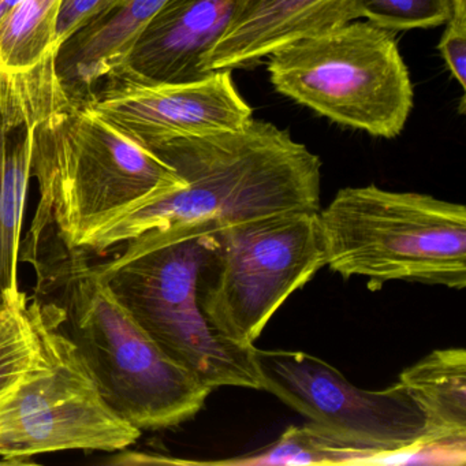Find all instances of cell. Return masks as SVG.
Returning a JSON list of instances; mask_svg holds the SVG:
<instances>
[{"mask_svg":"<svg viewBox=\"0 0 466 466\" xmlns=\"http://www.w3.org/2000/svg\"><path fill=\"white\" fill-rule=\"evenodd\" d=\"M200 278L209 326L228 342L255 346L286 299L327 266L319 212H279L223 226Z\"/></svg>","mask_w":466,"mask_h":466,"instance_id":"7","label":"cell"},{"mask_svg":"<svg viewBox=\"0 0 466 466\" xmlns=\"http://www.w3.org/2000/svg\"><path fill=\"white\" fill-rule=\"evenodd\" d=\"M351 23L346 0H239L230 25L203 61L204 76L242 69L291 40Z\"/></svg>","mask_w":466,"mask_h":466,"instance_id":"13","label":"cell"},{"mask_svg":"<svg viewBox=\"0 0 466 466\" xmlns=\"http://www.w3.org/2000/svg\"><path fill=\"white\" fill-rule=\"evenodd\" d=\"M56 54L25 72L0 70V309L17 301L35 129L75 103L56 72Z\"/></svg>","mask_w":466,"mask_h":466,"instance_id":"11","label":"cell"},{"mask_svg":"<svg viewBox=\"0 0 466 466\" xmlns=\"http://www.w3.org/2000/svg\"><path fill=\"white\" fill-rule=\"evenodd\" d=\"M451 17L466 18V0H451Z\"/></svg>","mask_w":466,"mask_h":466,"instance_id":"22","label":"cell"},{"mask_svg":"<svg viewBox=\"0 0 466 466\" xmlns=\"http://www.w3.org/2000/svg\"><path fill=\"white\" fill-rule=\"evenodd\" d=\"M113 2L114 0H62L56 24L58 48L73 35L99 17Z\"/></svg>","mask_w":466,"mask_h":466,"instance_id":"20","label":"cell"},{"mask_svg":"<svg viewBox=\"0 0 466 466\" xmlns=\"http://www.w3.org/2000/svg\"><path fill=\"white\" fill-rule=\"evenodd\" d=\"M375 455L346 446L313 424L289 427L266 449L236 460L228 465H356L370 463Z\"/></svg>","mask_w":466,"mask_h":466,"instance_id":"17","label":"cell"},{"mask_svg":"<svg viewBox=\"0 0 466 466\" xmlns=\"http://www.w3.org/2000/svg\"><path fill=\"white\" fill-rule=\"evenodd\" d=\"M167 0H114L86 28L58 48L59 77L78 99L113 70L124 66L133 46Z\"/></svg>","mask_w":466,"mask_h":466,"instance_id":"14","label":"cell"},{"mask_svg":"<svg viewBox=\"0 0 466 466\" xmlns=\"http://www.w3.org/2000/svg\"><path fill=\"white\" fill-rule=\"evenodd\" d=\"M261 390L346 446L379 457L420 446L421 410L397 381L383 390L351 384L337 368L305 351L255 349Z\"/></svg>","mask_w":466,"mask_h":466,"instance_id":"9","label":"cell"},{"mask_svg":"<svg viewBox=\"0 0 466 466\" xmlns=\"http://www.w3.org/2000/svg\"><path fill=\"white\" fill-rule=\"evenodd\" d=\"M275 91L329 121L394 138L413 110V84L394 32L351 21L267 56Z\"/></svg>","mask_w":466,"mask_h":466,"instance_id":"6","label":"cell"},{"mask_svg":"<svg viewBox=\"0 0 466 466\" xmlns=\"http://www.w3.org/2000/svg\"><path fill=\"white\" fill-rule=\"evenodd\" d=\"M400 381L424 417L422 443L466 441V351L439 349L406 368Z\"/></svg>","mask_w":466,"mask_h":466,"instance_id":"15","label":"cell"},{"mask_svg":"<svg viewBox=\"0 0 466 466\" xmlns=\"http://www.w3.org/2000/svg\"><path fill=\"white\" fill-rule=\"evenodd\" d=\"M350 21L400 32L436 28L451 18V0H346Z\"/></svg>","mask_w":466,"mask_h":466,"instance_id":"19","label":"cell"},{"mask_svg":"<svg viewBox=\"0 0 466 466\" xmlns=\"http://www.w3.org/2000/svg\"><path fill=\"white\" fill-rule=\"evenodd\" d=\"M439 53L462 92L466 89V18L451 17L446 23Z\"/></svg>","mask_w":466,"mask_h":466,"instance_id":"21","label":"cell"},{"mask_svg":"<svg viewBox=\"0 0 466 466\" xmlns=\"http://www.w3.org/2000/svg\"><path fill=\"white\" fill-rule=\"evenodd\" d=\"M83 102L148 149L176 138L242 129L253 119L230 70L187 83H152L119 66Z\"/></svg>","mask_w":466,"mask_h":466,"instance_id":"10","label":"cell"},{"mask_svg":"<svg viewBox=\"0 0 466 466\" xmlns=\"http://www.w3.org/2000/svg\"><path fill=\"white\" fill-rule=\"evenodd\" d=\"M36 297L77 349L111 409L140 431L195 417L212 390L171 361L119 304L84 249L56 241L37 248Z\"/></svg>","mask_w":466,"mask_h":466,"instance_id":"2","label":"cell"},{"mask_svg":"<svg viewBox=\"0 0 466 466\" xmlns=\"http://www.w3.org/2000/svg\"><path fill=\"white\" fill-rule=\"evenodd\" d=\"M39 353L0 402V457L10 463L66 450L122 451L143 431L122 419L100 394L69 338L31 301Z\"/></svg>","mask_w":466,"mask_h":466,"instance_id":"8","label":"cell"},{"mask_svg":"<svg viewBox=\"0 0 466 466\" xmlns=\"http://www.w3.org/2000/svg\"><path fill=\"white\" fill-rule=\"evenodd\" d=\"M39 334L25 293L0 309V402L20 383L39 353Z\"/></svg>","mask_w":466,"mask_h":466,"instance_id":"18","label":"cell"},{"mask_svg":"<svg viewBox=\"0 0 466 466\" xmlns=\"http://www.w3.org/2000/svg\"><path fill=\"white\" fill-rule=\"evenodd\" d=\"M31 177L40 198L23 261L48 241L83 249L108 223L185 187L171 166L92 113L83 100L37 125Z\"/></svg>","mask_w":466,"mask_h":466,"instance_id":"3","label":"cell"},{"mask_svg":"<svg viewBox=\"0 0 466 466\" xmlns=\"http://www.w3.org/2000/svg\"><path fill=\"white\" fill-rule=\"evenodd\" d=\"M21 0H0V21L4 20Z\"/></svg>","mask_w":466,"mask_h":466,"instance_id":"23","label":"cell"},{"mask_svg":"<svg viewBox=\"0 0 466 466\" xmlns=\"http://www.w3.org/2000/svg\"><path fill=\"white\" fill-rule=\"evenodd\" d=\"M185 187L108 223L83 248L105 255L148 231L223 226L279 212L320 211L321 160L286 130L252 119L231 132L176 138L151 149Z\"/></svg>","mask_w":466,"mask_h":466,"instance_id":"1","label":"cell"},{"mask_svg":"<svg viewBox=\"0 0 466 466\" xmlns=\"http://www.w3.org/2000/svg\"><path fill=\"white\" fill-rule=\"evenodd\" d=\"M319 218L327 266L345 279L365 278L372 291L392 280L465 289L462 204L368 185L343 187Z\"/></svg>","mask_w":466,"mask_h":466,"instance_id":"5","label":"cell"},{"mask_svg":"<svg viewBox=\"0 0 466 466\" xmlns=\"http://www.w3.org/2000/svg\"><path fill=\"white\" fill-rule=\"evenodd\" d=\"M220 226L190 223L148 231L97 264L110 290L157 348L211 390H261L255 349L220 337L200 305V278Z\"/></svg>","mask_w":466,"mask_h":466,"instance_id":"4","label":"cell"},{"mask_svg":"<svg viewBox=\"0 0 466 466\" xmlns=\"http://www.w3.org/2000/svg\"><path fill=\"white\" fill-rule=\"evenodd\" d=\"M239 0H167L133 46L127 69L152 83L200 80L204 58L233 20Z\"/></svg>","mask_w":466,"mask_h":466,"instance_id":"12","label":"cell"},{"mask_svg":"<svg viewBox=\"0 0 466 466\" xmlns=\"http://www.w3.org/2000/svg\"><path fill=\"white\" fill-rule=\"evenodd\" d=\"M62 0H21L0 21V70L25 72L58 53Z\"/></svg>","mask_w":466,"mask_h":466,"instance_id":"16","label":"cell"}]
</instances>
